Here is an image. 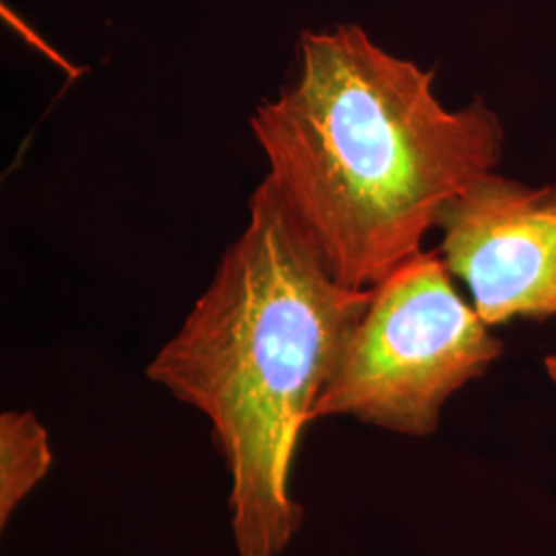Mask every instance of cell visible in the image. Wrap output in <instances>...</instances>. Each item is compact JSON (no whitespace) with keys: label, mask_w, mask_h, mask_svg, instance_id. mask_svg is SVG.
Returning <instances> with one entry per match:
<instances>
[{"label":"cell","mask_w":556,"mask_h":556,"mask_svg":"<svg viewBox=\"0 0 556 556\" xmlns=\"http://www.w3.org/2000/svg\"><path fill=\"white\" fill-rule=\"evenodd\" d=\"M439 256L491 328L556 316V184L484 174L439 215Z\"/></svg>","instance_id":"4"},{"label":"cell","mask_w":556,"mask_h":556,"mask_svg":"<svg viewBox=\"0 0 556 556\" xmlns=\"http://www.w3.org/2000/svg\"><path fill=\"white\" fill-rule=\"evenodd\" d=\"M544 369H546V376L551 378V381L556 383V353L544 358Z\"/></svg>","instance_id":"6"},{"label":"cell","mask_w":556,"mask_h":556,"mask_svg":"<svg viewBox=\"0 0 556 556\" xmlns=\"http://www.w3.org/2000/svg\"><path fill=\"white\" fill-rule=\"evenodd\" d=\"M501 353L503 342L462 298L439 252H418L374 287L312 422L351 417L427 438L447 400Z\"/></svg>","instance_id":"3"},{"label":"cell","mask_w":556,"mask_h":556,"mask_svg":"<svg viewBox=\"0 0 556 556\" xmlns=\"http://www.w3.org/2000/svg\"><path fill=\"white\" fill-rule=\"evenodd\" d=\"M52 466L48 433L31 410L0 417V528L34 493Z\"/></svg>","instance_id":"5"},{"label":"cell","mask_w":556,"mask_h":556,"mask_svg":"<svg viewBox=\"0 0 556 556\" xmlns=\"http://www.w3.org/2000/svg\"><path fill=\"white\" fill-rule=\"evenodd\" d=\"M374 289L340 282L268 178L245 229L147 378L208 418L231 480L239 556H278L303 507L291 491L299 439Z\"/></svg>","instance_id":"2"},{"label":"cell","mask_w":556,"mask_h":556,"mask_svg":"<svg viewBox=\"0 0 556 556\" xmlns=\"http://www.w3.org/2000/svg\"><path fill=\"white\" fill-rule=\"evenodd\" d=\"M433 79L358 25L305 31L298 77L252 118L266 178L353 289L422 252L447 202L503 157L497 114L480 100L445 108Z\"/></svg>","instance_id":"1"}]
</instances>
